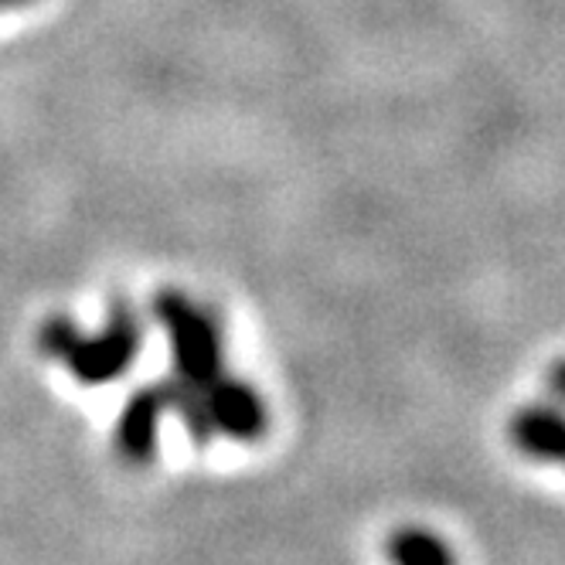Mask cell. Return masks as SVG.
<instances>
[{"instance_id": "obj_1", "label": "cell", "mask_w": 565, "mask_h": 565, "mask_svg": "<svg viewBox=\"0 0 565 565\" xmlns=\"http://www.w3.org/2000/svg\"><path fill=\"white\" fill-rule=\"evenodd\" d=\"M38 351L55 358L83 385H109L124 379L143 351V324L130 303L116 300L96 334L78 331L68 317H49L38 331Z\"/></svg>"}, {"instance_id": "obj_2", "label": "cell", "mask_w": 565, "mask_h": 565, "mask_svg": "<svg viewBox=\"0 0 565 565\" xmlns=\"http://www.w3.org/2000/svg\"><path fill=\"white\" fill-rule=\"evenodd\" d=\"M153 317L171 341L174 375L188 385L209 388L225 375V348L218 317L194 303L181 290H160L153 297Z\"/></svg>"}, {"instance_id": "obj_3", "label": "cell", "mask_w": 565, "mask_h": 565, "mask_svg": "<svg viewBox=\"0 0 565 565\" xmlns=\"http://www.w3.org/2000/svg\"><path fill=\"white\" fill-rule=\"evenodd\" d=\"M205 398H209V416H212V426L218 436H228L235 443L263 439V433L269 426V413L263 406L259 392L249 382L222 375L205 388Z\"/></svg>"}, {"instance_id": "obj_4", "label": "cell", "mask_w": 565, "mask_h": 565, "mask_svg": "<svg viewBox=\"0 0 565 565\" xmlns=\"http://www.w3.org/2000/svg\"><path fill=\"white\" fill-rule=\"evenodd\" d=\"M168 409V392L164 382L157 385H143L137 388L124 413L116 419V450L127 463L143 467L157 457V439H160V419H164Z\"/></svg>"}, {"instance_id": "obj_5", "label": "cell", "mask_w": 565, "mask_h": 565, "mask_svg": "<svg viewBox=\"0 0 565 565\" xmlns=\"http://www.w3.org/2000/svg\"><path fill=\"white\" fill-rule=\"evenodd\" d=\"M511 443L532 460L565 463V416L548 406H529L511 419Z\"/></svg>"}, {"instance_id": "obj_6", "label": "cell", "mask_w": 565, "mask_h": 565, "mask_svg": "<svg viewBox=\"0 0 565 565\" xmlns=\"http://www.w3.org/2000/svg\"><path fill=\"white\" fill-rule=\"evenodd\" d=\"M392 565H454V552L439 535L426 529H398L388 539Z\"/></svg>"}, {"instance_id": "obj_7", "label": "cell", "mask_w": 565, "mask_h": 565, "mask_svg": "<svg viewBox=\"0 0 565 565\" xmlns=\"http://www.w3.org/2000/svg\"><path fill=\"white\" fill-rule=\"evenodd\" d=\"M548 385H552V392H555L558 398H565V361H558V365L552 369Z\"/></svg>"}, {"instance_id": "obj_8", "label": "cell", "mask_w": 565, "mask_h": 565, "mask_svg": "<svg viewBox=\"0 0 565 565\" xmlns=\"http://www.w3.org/2000/svg\"><path fill=\"white\" fill-rule=\"evenodd\" d=\"M28 4H34V0H0V14H4V11H18V8H28Z\"/></svg>"}]
</instances>
